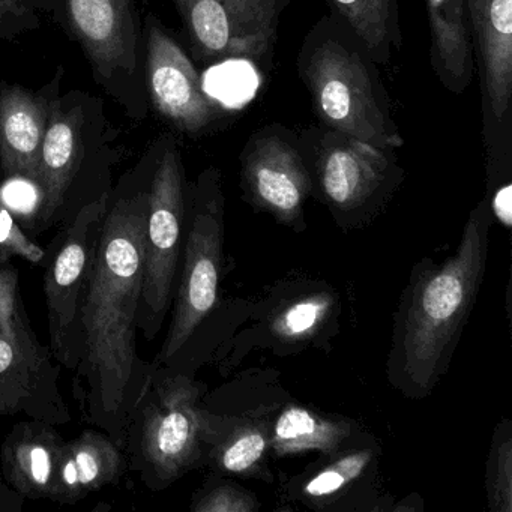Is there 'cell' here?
I'll return each instance as SVG.
<instances>
[{"instance_id": "obj_1", "label": "cell", "mask_w": 512, "mask_h": 512, "mask_svg": "<svg viewBox=\"0 0 512 512\" xmlns=\"http://www.w3.org/2000/svg\"><path fill=\"white\" fill-rule=\"evenodd\" d=\"M148 185L109 196L83 301L82 356L73 373L83 421L122 449L128 416L154 370L137 352Z\"/></svg>"}, {"instance_id": "obj_2", "label": "cell", "mask_w": 512, "mask_h": 512, "mask_svg": "<svg viewBox=\"0 0 512 512\" xmlns=\"http://www.w3.org/2000/svg\"><path fill=\"white\" fill-rule=\"evenodd\" d=\"M491 218L488 202L479 203L455 253L415 272L404 292L388 367L407 397H427L448 371L484 280Z\"/></svg>"}, {"instance_id": "obj_3", "label": "cell", "mask_w": 512, "mask_h": 512, "mask_svg": "<svg viewBox=\"0 0 512 512\" xmlns=\"http://www.w3.org/2000/svg\"><path fill=\"white\" fill-rule=\"evenodd\" d=\"M203 389L193 374L152 370L128 416L124 446L128 470L139 473L149 490H166L208 461L224 419L200 406Z\"/></svg>"}, {"instance_id": "obj_4", "label": "cell", "mask_w": 512, "mask_h": 512, "mask_svg": "<svg viewBox=\"0 0 512 512\" xmlns=\"http://www.w3.org/2000/svg\"><path fill=\"white\" fill-rule=\"evenodd\" d=\"M224 260V209L217 191L202 190L187 202L185 239L173 296L172 322L154 367L193 374L194 349L217 307Z\"/></svg>"}, {"instance_id": "obj_5", "label": "cell", "mask_w": 512, "mask_h": 512, "mask_svg": "<svg viewBox=\"0 0 512 512\" xmlns=\"http://www.w3.org/2000/svg\"><path fill=\"white\" fill-rule=\"evenodd\" d=\"M62 365L32 329L19 287V269L0 262V416L23 413L65 425L70 407L59 388Z\"/></svg>"}, {"instance_id": "obj_6", "label": "cell", "mask_w": 512, "mask_h": 512, "mask_svg": "<svg viewBox=\"0 0 512 512\" xmlns=\"http://www.w3.org/2000/svg\"><path fill=\"white\" fill-rule=\"evenodd\" d=\"M110 193L82 206L47 248L44 293L50 350L56 361L76 371L82 356V308L94 266Z\"/></svg>"}, {"instance_id": "obj_7", "label": "cell", "mask_w": 512, "mask_h": 512, "mask_svg": "<svg viewBox=\"0 0 512 512\" xmlns=\"http://www.w3.org/2000/svg\"><path fill=\"white\" fill-rule=\"evenodd\" d=\"M187 196L179 155L167 149L152 172L146 208L145 268L137 325L154 341L172 308L185 239Z\"/></svg>"}, {"instance_id": "obj_8", "label": "cell", "mask_w": 512, "mask_h": 512, "mask_svg": "<svg viewBox=\"0 0 512 512\" xmlns=\"http://www.w3.org/2000/svg\"><path fill=\"white\" fill-rule=\"evenodd\" d=\"M308 80L323 121L346 137L376 148H398L403 140L383 116L361 59L337 43L314 53Z\"/></svg>"}, {"instance_id": "obj_9", "label": "cell", "mask_w": 512, "mask_h": 512, "mask_svg": "<svg viewBox=\"0 0 512 512\" xmlns=\"http://www.w3.org/2000/svg\"><path fill=\"white\" fill-rule=\"evenodd\" d=\"M179 7L208 58L257 61L274 41L277 0H182Z\"/></svg>"}, {"instance_id": "obj_10", "label": "cell", "mask_w": 512, "mask_h": 512, "mask_svg": "<svg viewBox=\"0 0 512 512\" xmlns=\"http://www.w3.org/2000/svg\"><path fill=\"white\" fill-rule=\"evenodd\" d=\"M80 130L82 113L79 109L64 112L59 104L50 109L34 184L37 193L31 224L34 233L46 232L55 226L62 229L76 217L71 191L82 161Z\"/></svg>"}, {"instance_id": "obj_11", "label": "cell", "mask_w": 512, "mask_h": 512, "mask_svg": "<svg viewBox=\"0 0 512 512\" xmlns=\"http://www.w3.org/2000/svg\"><path fill=\"white\" fill-rule=\"evenodd\" d=\"M244 182L263 211L295 230L304 226L302 211L313 184L298 152L287 143L275 137L259 140L244 160Z\"/></svg>"}, {"instance_id": "obj_12", "label": "cell", "mask_w": 512, "mask_h": 512, "mask_svg": "<svg viewBox=\"0 0 512 512\" xmlns=\"http://www.w3.org/2000/svg\"><path fill=\"white\" fill-rule=\"evenodd\" d=\"M149 83L155 106L167 119L188 133H197L214 118L199 74L181 47L152 26L148 38Z\"/></svg>"}, {"instance_id": "obj_13", "label": "cell", "mask_w": 512, "mask_h": 512, "mask_svg": "<svg viewBox=\"0 0 512 512\" xmlns=\"http://www.w3.org/2000/svg\"><path fill=\"white\" fill-rule=\"evenodd\" d=\"M65 439L58 425L31 419L17 422L0 448L5 481L26 500H50L56 490V466Z\"/></svg>"}, {"instance_id": "obj_14", "label": "cell", "mask_w": 512, "mask_h": 512, "mask_svg": "<svg viewBox=\"0 0 512 512\" xmlns=\"http://www.w3.org/2000/svg\"><path fill=\"white\" fill-rule=\"evenodd\" d=\"M127 470L124 449L104 431L85 428L62 445L53 502L74 505L107 485H118Z\"/></svg>"}, {"instance_id": "obj_15", "label": "cell", "mask_w": 512, "mask_h": 512, "mask_svg": "<svg viewBox=\"0 0 512 512\" xmlns=\"http://www.w3.org/2000/svg\"><path fill=\"white\" fill-rule=\"evenodd\" d=\"M385 151L370 143L346 137L329 146L319 163V179L326 200L341 214L367 205L388 173Z\"/></svg>"}, {"instance_id": "obj_16", "label": "cell", "mask_w": 512, "mask_h": 512, "mask_svg": "<svg viewBox=\"0 0 512 512\" xmlns=\"http://www.w3.org/2000/svg\"><path fill=\"white\" fill-rule=\"evenodd\" d=\"M49 115L43 98L19 86L0 89V163L11 178L37 181Z\"/></svg>"}, {"instance_id": "obj_17", "label": "cell", "mask_w": 512, "mask_h": 512, "mask_svg": "<svg viewBox=\"0 0 512 512\" xmlns=\"http://www.w3.org/2000/svg\"><path fill=\"white\" fill-rule=\"evenodd\" d=\"M74 32L101 73L131 70L134 62L130 0H68Z\"/></svg>"}, {"instance_id": "obj_18", "label": "cell", "mask_w": 512, "mask_h": 512, "mask_svg": "<svg viewBox=\"0 0 512 512\" xmlns=\"http://www.w3.org/2000/svg\"><path fill=\"white\" fill-rule=\"evenodd\" d=\"M466 5L478 35L491 109L502 119L512 91V0H466Z\"/></svg>"}, {"instance_id": "obj_19", "label": "cell", "mask_w": 512, "mask_h": 512, "mask_svg": "<svg viewBox=\"0 0 512 512\" xmlns=\"http://www.w3.org/2000/svg\"><path fill=\"white\" fill-rule=\"evenodd\" d=\"M352 425L323 418L310 409L289 404L271 425V449L278 457L319 451L334 455L350 439Z\"/></svg>"}, {"instance_id": "obj_20", "label": "cell", "mask_w": 512, "mask_h": 512, "mask_svg": "<svg viewBox=\"0 0 512 512\" xmlns=\"http://www.w3.org/2000/svg\"><path fill=\"white\" fill-rule=\"evenodd\" d=\"M271 449V425L268 421L236 422L232 428L226 421L221 425L217 439L209 449L208 461L218 470L242 478H260L265 472V461Z\"/></svg>"}, {"instance_id": "obj_21", "label": "cell", "mask_w": 512, "mask_h": 512, "mask_svg": "<svg viewBox=\"0 0 512 512\" xmlns=\"http://www.w3.org/2000/svg\"><path fill=\"white\" fill-rule=\"evenodd\" d=\"M428 20L442 70L461 79L469 73L472 52L466 0H428Z\"/></svg>"}, {"instance_id": "obj_22", "label": "cell", "mask_w": 512, "mask_h": 512, "mask_svg": "<svg viewBox=\"0 0 512 512\" xmlns=\"http://www.w3.org/2000/svg\"><path fill=\"white\" fill-rule=\"evenodd\" d=\"M335 308L331 293H313L293 299L271 320V334L281 343H307L328 325Z\"/></svg>"}, {"instance_id": "obj_23", "label": "cell", "mask_w": 512, "mask_h": 512, "mask_svg": "<svg viewBox=\"0 0 512 512\" xmlns=\"http://www.w3.org/2000/svg\"><path fill=\"white\" fill-rule=\"evenodd\" d=\"M373 448H358L352 451L335 452L334 458L325 466L320 467L310 479L302 484L301 494L307 502H331L344 488H349L367 472L374 460Z\"/></svg>"}, {"instance_id": "obj_24", "label": "cell", "mask_w": 512, "mask_h": 512, "mask_svg": "<svg viewBox=\"0 0 512 512\" xmlns=\"http://www.w3.org/2000/svg\"><path fill=\"white\" fill-rule=\"evenodd\" d=\"M337 10L361 38L364 46L376 56L388 50L394 38V0H332Z\"/></svg>"}, {"instance_id": "obj_25", "label": "cell", "mask_w": 512, "mask_h": 512, "mask_svg": "<svg viewBox=\"0 0 512 512\" xmlns=\"http://www.w3.org/2000/svg\"><path fill=\"white\" fill-rule=\"evenodd\" d=\"M487 499L491 512L512 511V427L505 419L497 425L487 460Z\"/></svg>"}, {"instance_id": "obj_26", "label": "cell", "mask_w": 512, "mask_h": 512, "mask_svg": "<svg viewBox=\"0 0 512 512\" xmlns=\"http://www.w3.org/2000/svg\"><path fill=\"white\" fill-rule=\"evenodd\" d=\"M14 257H22L26 262L44 268L47 262V248L35 244L26 235L13 212L0 200V262L10 263Z\"/></svg>"}, {"instance_id": "obj_27", "label": "cell", "mask_w": 512, "mask_h": 512, "mask_svg": "<svg viewBox=\"0 0 512 512\" xmlns=\"http://www.w3.org/2000/svg\"><path fill=\"white\" fill-rule=\"evenodd\" d=\"M193 512H253L259 509L256 497L250 491L230 482L208 484L193 496Z\"/></svg>"}, {"instance_id": "obj_28", "label": "cell", "mask_w": 512, "mask_h": 512, "mask_svg": "<svg viewBox=\"0 0 512 512\" xmlns=\"http://www.w3.org/2000/svg\"><path fill=\"white\" fill-rule=\"evenodd\" d=\"M491 215L505 227L511 230L512 224V188L511 184H505L503 187L497 188L496 193L488 200Z\"/></svg>"}, {"instance_id": "obj_29", "label": "cell", "mask_w": 512, "mask_h": 512, "mask_svg": "<svg viewBox=\"0 0 512 512\" xmlns=\"http://www.w3.org/2000/svg\"><path fill=\"white\" fill-rule=\"evenodd\" d=\"M26 497L14 490L0 473V512H22Z\"/></svg>"}, {"instance_id": "obj_30", "label": "cell", "mask_w": 512, "mask_h": 512, "mask_svg": "<svg viewBox=\"0 0 512 512\" xmlns=\"http://www.w3.org/2000/svg\"><path fill=\"white\" fill-rule=\"evenodd\" d=\"M25 13L23 0H0V22L7 16Z\"/></svg>"}, {"instance_id": "obj_31", "label": "cell", "mask_w": 512, "mask_h": 512, "mask_svg": "<svg viewBox=\"0 0 512 512\" xmlns=\"http://www.w3.org/2000/svg\"><path fill=\"white\" fill-rule=\"evenodd\" d=\"M176 2H178L179 5H181L182 0H176Z\"/></svg>"}]
</instances>
